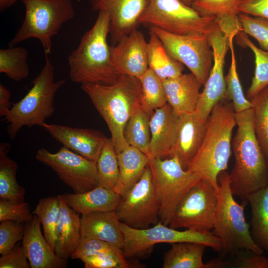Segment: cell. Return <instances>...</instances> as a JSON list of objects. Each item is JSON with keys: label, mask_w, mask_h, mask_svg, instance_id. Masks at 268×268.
<instances>
[{"label": "cell", "mask_w": 268, "mask_h": 268, "mask_svg": "<svg viewBox=\"0 0 268 268\" xmlns=\"http://www.w3.org/2000/svg\"><path fill=\"white\" fill-rule=\"evenodd\" d=\"M235 163L229 178L233 195L244 201L268 185V163L256 135L252 109L235 112Z\"/></svg>", "instance_id": "6da1fadb"}, {"label": "cell", "mask_w": 268, "mask_h": 268, "mask_svg": "<svg viewBox=\"0 0 268 268\" xmlns=\"http://www.w3.org/2000/svg\"><path fill=\"white\" fill-rule=\"evenodd\" d=\"M110 30L109 15L99 11L93 25L82 35L78 46L68 58L72 82L109 85L118 79L121 74L112 63L107 42Z\"/></svg>", "instance_id": "7a4b0ae2"}, {"label": "cell", "mask_w": 268, "mask_h": 268, "mask_svg": "<svg viewBox=\"0 0 268 268\" xmlns=\"http://www.w3.org/2000/svg\"><path fill=\"white\" fill-rule=\"evenodd\" d=\"M201 146L186 170L197 174L217 190V177L227 170L231 154L232 132L236 126L232 102L220 100L213 107L205 123Z\"/></svg>", "instance_id": "3957f363"}, {"label": "cell", "mask_w": 268, "mask_h": 268, "mask_svg": "<svg viewBox=\"0 0 268 268\" xmlns=\"http://www.w3.org/2000/svg\"><path fill=\"white\" fill-rule=\"evenodd\" d=\"M81 89L107 125L117 153L129 146L123 132L130 117L141 108L139 78L122 74L113 84H85Z\"/></svg>", "instance_id": "277c9868"}, {"label": "cell", "mask_w": 268, "mask_h": 268, "mask_svg": "<svg viewBox=\"0 0 268 268\" xmlns=\"http://www.w3.org/2000/svg\"><path fill=\"white\" fill-rule=\"evenodd\" d=\"M65 83L63 79L55 81L54 67L48 56H46L45 65L32 80L31 88L20 101L12 103L10 111L3 118L11 139L15 138L24 127L43 128L46 120L55 112V95Z\"/></svg>", "instance_id": "5b68a950"}, {"label": "cell", "mask_w": 268, "mask_h": 268, "mask_svg": "<svg viewBox=\"0 0 268 268\" xmlns=\"http://www.w3.org/2000/svg\"><path fill=\"white\" fill-rule=\"evenodd\" d=\"M218 201L212 233L221 240L224 255L236 254L241 251L263 254L264 250L255 242L244 214L248 201L239 204L234 198L230 186L229 173L220 172L217 177Z\"/></svg>", "instance_id": "8992f818"}, {"label": "cell", "mask_w": 268, "mask_h": 268, "mask_svg": "<svg viewBox=\"0 0 268 268\" xmlns=\"http://www.w3.org/2000/svg\"><path fill=\"white\" fill-rule=\"evenodd\" d=\"M25 8L23 22L8 43L15 46L30 38L41 42L46 56L52 51V38L62 25L73 19L75 10L72 0H22Z\"/></svg>", "instance_id": "52a82bcc"}, {"label": "cell", "mask_w": 268, "mask_h": 268, "mask_svg": "<svg viewBox=\"0 0 268 268\" xmlns=\"http://www.w3.org/2000/svg\"><path fill=\"white\" fill-rule=\"evenodd\" d=\"M168 226L159 221L153 227L137 229L121 222L124 235L122 249L124 257L130 260L145 258L151 254L155 244L161 243L196 242L217 252L222 251L221 240L212 232H197L189 229L180 231Z\"/></svg>", "instance_id": "ba28073f"}, {"label": "cell", "mask_w": 268, "mask_h": 268, "mask_svg": "<svg viewBox=\"0 0 268 268\" xmlns=\"http://www.w3.org/2000/svg\"><path fill=\"white\" fill-rule=\"evenodd\" d=\"M138 22L175 34H207L215 18L202 16L179 0H146Z\"/></svg>", "instance_id": "9c48e42d"}, {"label": "cell", "mask_w": 268, "mask_h": 268, "mask_svg": "<svg viewBox=\"0 0 268 268\" xmlns=\"http://www.w3.org/2000/svg\"><path fill=\"white\" fill-rule=\"evenodd\" d=\"M148 164L160 204V222L168 226L179 203L201 178L184 169L176 156L149 158Z\"/></svg>", "instance_id": "30bf717a"}, {"label": "cell", "mask_w": 268, "mask_h": 268, "mask_svg": "<svg viewBox=\"0 0 268 268\" xmlns=\"http://www.w3.org/2000/svg\"><path fill=\"white\" fill-rule=\"evenodd\" d=\"M217 191L206 181L199 180L179 203L168 226L176 229L210 232L218 201Z\"/></svg>", "instance_id": "8fae6325"}, {"label": "cell", "mask_w": 268, "mask_h": 268, "mask_svg": "<svg viewBox=\"0 0 268 268\" xmlns=\"http://www.w3.org/2000/svg\"><path fill=\"white\" fill-rule=\"evenodd\" d=\"M160 40L170 56L186 66L204 85L212 66V51L207 34H172L149 27Z\"/></svg>", "instance_id": "7c38bea8"}, {"label": "cell", "mask_w": 268, "mask_h": 268, "mask_svg": "<svg viewBox=\"0 0 268 268\" xmlns=\"http://www.w3.org/2000/svg\"><path fill=\"white\" fill-rule=\"evenodd\" d=\"M115 211L121 222L134 228H147L160 221V204L148 164L140 180L121 196Z\"/></svg>", "instance_id": "4fadbf2b"}, {"label": "cell", "mask_w": 268, "mask_h": 268, "mask_svg": "<svg viewBox=\"0 0 268 268\" xmlns=\"http://www.w3.org/2000/svg\"><path fill=\"white\" fill-rule=\"evenodd\" d=\"M35 158L50 167L74 193L90 191L99 185L96 163L64 146L54 153L41 148Z\"/></svg>", "instance_id": "5bb4252c"}, {"label": "cell", "mask_w": 268, "mask_h": 268, "mask_svg": "<svg viewBox=\"0 0 268 268\" xmlns=\"http://www.w3.org/2000/svg\"><path fill=\"white\" fill-rule=\"evenodd\" d=\"M207 37L212 51L213 64L195 111L204 123L214 106L220 100L227 99L224 65L230 41L216 21L208 33Z\"/></svg>", "instance_id": "9a60e30c"}, {"label": "cell", "mask_w": 268, "mask_h": 268, "mask_svg": "<svg viewBox=\"0 0 268 268\" xmlns=\"http://www.w3.org/2000/svg\"><path fill=\"white\" fill-rule=\"evenodd\" d=\"M110 48L112 63L120 74L139 78L148 69L147 42L136 28Z\"/></svg>", "instance_id": "2e32d148"}, {"label": "cell", "mask_w": 268, "mask_h": 268, "mask_svg": "<svg viewBox=\"0 0 268 268\" xmlns=\"http://www.w3.org/2000/svg\"><path fill=\"white\" fill-rule=\"evenodd\" d=\"M93 11H103L109 15L110 34L115 45L123 36L136 29L146 0H89Z\"/></svg>", "instance_id": "e0dca14e"}, {"label": "cell", "mask_w": 268, "mask_h": 268, "mask_svg": "<svg viewBox=\"0 0 268 268\" xmlns=\"http://www.w3.org/2000/svg\"><path fill=\"white\" fill-rule=\"evenodd\" d=\"M43 128L63 146L96 163L107 138L94 130L45 123Z\"/></svg>", "instance_id": "ac0fdd59"}, {"label": "cell", "mask_w": 268, "mask_h": 268, "mask_svg": "<svg viewBox=\"0 0 268 268\" xmlns=\"http://www.w3.org/2000/svg\"><path fill=\"white\" fill-rule=\"evenodd\" d=\"M205 123L195 113L178 116L177 134L171 157L176 156L186 170L198 153L205 132Z\"/></svg>", "instance_id": "d6986e66"}, {"label": "cell", "mask_w": 268, "mask_h": 268, "mask_svg": "<svg viewBox=\"0 0 268 268\" xmlns=\"http://www.w3.org/2000/svg\"><path fill=\"white\" fill-rule=\"evenodd\" d=\"M178 116L167 103L150 118L151 139L148 158L171 157L177 134Z\"/></svg>", "instance_id": "ffe728a7"}, {"label": "cell", "mask_w": 268, "mask_h": 268, "mask_svg": "<svg viewBox=\"0 0 268 268\" xmlns=\"http://www.w3.org/2000/svg\"><path fill=\"white\" fill-rule=\"evenodd\" d=\"M40 222L34 214L27 223L22 245L31 268H64L66 260L58 257L42 234Z\"/></svg>", "instance_id": "44dd1931"}, {"label": "cell", "mask_w": 268, "mask_h": 268, "mask_svg": "<svg viewBox=\"0 0 268 268\" xmlns=\"http://www.w3.org/2000/svg\"><path fill=\"white\" fill-rule=\"evenodd\" d=\"M162 82L167 103L176 115L195 112L202 85L193 74L182 73Z\"/></svg>", "instance_id": "7402d4cb"}, {"label": "cell", "mask_w": 268, "mask_h": 268, "mask_svg": "<svg viewBox=\"0 0 268 268\" xmlns=\"http://www.w3.org/2000/svg\"><path fill=\"white\" fill-rule=\"evenodd\" d=\"M80 223L82 237L99 239L122 249L124 235L115 210L82 215Z\"/></svg>", "instance_id": "603a6c76"}, {"label": "cell", "mask_w": 268, "mask_h": 268, "mask_svg": "<svg viewBox=\"0 0 268 268\" xmlns=\"http://www.w3.org/2000/svg\"><path fill=\"white\" fill-rule=\"evenodd\" d=\"M244 0H199L191 6L202 16H213L229 40L242 31L238 7Z\"/></svg>", "instance_id": "cb8c5ba5"}, {"label": "cell", "mask_w": 268, "mask_h": 268, "mask_svg": "<svg viewBox=\"0 0 268 268\" xmlns=\"http://www.w3.org/2000/svg\"><path fill=\"white\" fill-rule=\"evenodd\" d=\"M60 211L57 225L55 252L64 260L71 257L76 250L80 238V217L79 214L65 202L61 195H59Z\"/></svg>", "instance_id": "d4e9b609"}, {"label": "cell", "mask_w": 268, "mask_h": 268, "mask_svg": "<svg viewBox=\"0 0 268 268\" xmlns=\"http://www.w3.org/2000/svg\"><path fill=\"white\" fill-rule=\"evenodd\" d=\"M68 206L79 214L115 210L121 196L100 185L81 193L61 195Z\"/></svg>", "instance_id": "484cf974"}, {"label": "cell", "mask_w": 268, "mask_h": 268, "mask_svg": "<svg viewBox=\"0 0 268 268\" xmlns=\"http://www.w3.org/2000/svg\"><path fill=\"white\" fill-rule=\"evenodd\" d=\"M117 154L119 176L114 191L123 196L140 180L148 164L149 158L130 145Z\"/></svg>", "instance_id": "4316f807"}, {"label": "cell", "mask_w": 268, "mask_h": 268, "mask_svg": "<svg viewBox=\"0 0 268 268\" xmlns=\"http://www.w3.org/2000/svg\"><path fill=\"white\" fill-rule=\"evenodd\" d=\"M163 256V268H215L211 261L204 264L202 256L206 246L201 243L184 242L171 244Z\"/></svg>", "instance_id": "83f0119b"}, {"label": "cell", "mask_w": 268, "mask_h": 268, "mask_svg": "<svg viewBox=\"0 0 268 268\" xmlns=\"http://www.w3.org/2000/svg\"><path fill=\"white\" fill-rule=\"evenodd\" d=\"M149 35L147 49L148 68L162 81L181 75L183 65L170 56L159 38L150 30Z\"/></svg>", "instance_id": "f1b7e54d"}, {"label": "cell", "mask_w": 268, "mask_h": 268, "mask_svg": "<svg viewBox=\"0 0 268 268\" xmlns=\"http://www.w3.org/2000/svg\"><path fill=\"white\" fill-rule=\"evenodd\" d=\"M11 147L6 142L0 143V198L19 203L24 201L25 190L18 184V164L8 156Z\"/></svg>", "instance_id": "f546056e"}, {"label": "cell", "mask_w": 268, "mask_h": 268, "mask_svg": "<svg viewBox=\"0 0 268 268\" xmlns=\"http://www.w3.org/2000/svg\"><path fill=\"white\" fill-rule=\"evenodd\" d=\"M252 209L251 234L256 243L268 252V185L249 196Z\"/></svg>", "instance_id": "4dcf8cb0"}, {"label": "cell", "mask_w": 268, "mask_h": 268, "mask_svg": "<svg viewBox=\"0 0 268 268\" xmlns=\"http://www.w3.org/2000/svg\"><path fill=\"white\" fill-rule=\"evenodd\" d=\"M150 118L142 109L139 108L129 119L123 132L128 144L139 150L148 157L151 139Z\"/></svg>", "instance_id": "1f68e13d"}, {"label": "cell", "mask_w": 268, "mask_h": 268, "mask_svg": "<svg viewBox=\"0 0 268 268\" xmlns=\"http://www.w3.org/2000/svg\"><path fill=\"white\" fill-rule=\"evenodd\" d=\"M99 184L114 191L119 179L118 154L111 138H106L96 162Z\"/></svg>", "instance_id": "d6a6232c"}, {"label": "cell", "mask_w": 268, "mask_h": 268, "mask_svg": "<svg viewBox=\"0 0 268 268\" xmlns=\"http://www.w3.org/2000/svg\"><path fill=\"white\" fill-rule=\"evenodd\" d=\"M139 79L141 108L150 117L155 110L167 103L163 82L149 68Z\"/></svg>", "instance_id": "836d02e7"}, {"label": "cell", "mask_w": 268, "mask_h": 268, "mask_svg": "<svg viewBox=\"0 0 268 268\" xmlns=\"http://www.w3.org/2000/svg\"><path fill=\"white\" fill-rule=\"evenodd\" d=\"M28 53L23 47L10 46L0 50V72L16 82L26 78L29 73Z\"/></svg>", "instance_id": "e575fe53"}, {"label": "cell", "mask_w": 268, "mask_h": 268, "mask_svg": "<svg viewBox=\"0 0 268 268\" xmlns=\"http://www.w3.org/2000/svg\"><path fill=\"white\" fill-rule=\"evenodd\" d=\"M60 211L59 195L41 199L32 211L42 225L44 236L54 251L56 245V231Z\"/></svg>", "instance_id": "d590c367"}, {"label": "cell", "mask_w": 268, "mask_h": 268, "mask_svg": "<svg viewBox=\"0 0 268 268\" xmlns=\"http://www.w3.org/2000/svg\"><path fill=\"white\" fill-rule=\"evenodd\" d=\"M257 138L268 163V86L251 99Z\"/></svg>", "instance_id": "8d00e7d4"}, {"label": "cell", "mask_w": 268, "mask_h": 268, "mask_svg": "<svg viewBox=\"0 0 268 268\" xmlns=\"http://www.w3.org/2000/svg\"><path fill=\"white\" fill-rule=\"evenodd\" d=\"M238 34L242 42L252 51L255 56L254 76L247 91V97L251 99L268 86V51L257 47L243 32L241 31Z\"/></svg>", "instance_id": "74e56055"}, {"label": "cell", "mask_w": 268, "mask_h": 268, "mask_svg": "<svg viewBox=\"0 0 268 268\" xmlns=\"http://www.w3.org/2000/svg\"><path fill=\"white\" fill-rule=\"evenodd\" d=\"M231 64L229 71L225 76L227 99L233 104L236 113L241 112L252 108L251 101L244 95L237 70L236 61L233 41L230 42Z\"/></svg>", "instance_id": "f35d334b"}, {"label": "cell", "mask_w": 268, "mask_h": 268, "mask_svg": "<svg viewBox=\"0 0 268 268\" xmlns=\"http://www.w3.org/2000/svg\"><path fill=\"white\" fill-rule=\"evenodd\" d=\"M92 255H103L125 260L122 249L111 243L99 239L81 237L78 246L71 257L81 260L84 257Z\"/></svg>", "instance_id": "ab89813d"}, {"label": "cell", "mask_w": 268, "mask_h": 268, "mask_svg": "<svg viewBox=\"0 0 268 268\" xmlns=\"http://www.w3.org/2000/svg\"><path fill=\"white\" fill-rule=\"evenodd\" d=\"M242 31L254 38L263 50L268 51V19L240 13Z\"/></svg>", "instance_id": "60d3db41"}, {"label": "cell", "mask_w": 268, "mask_h": 268, "mask_svg": "<svg viewBox=\"0 0 268 268\" xmlns=\"http://www.w3.org/2000/svg\"><path fill=\"white\" fill-rule=\"evenodd\" d=\"M25 226L11 220H4L0 224V254L2 255L10 251L22 240Z\"/></svg>", "instance_id": "b9f144b4"}, {"label": "cell", "mask_w": 268, "mask_h": 268, "mask_svg": "<svg viewBox=\"0 0 268 268\" xmlns=\"http://www.w3.org/2000/svg\"><path fill=\"white\" fill-rule=\"evenodd\" d=\"M33 217L28 203H15L0 198V222L11 220L28 223L32 221Z\"/></svg>", "instance_id": "7bdbcfd3"}, {"label": "cell", "mask_w": 268, "mask_h": 268, "mask_svg": "<svg viewBox=\"0 0 268 268\" xmlns=\"http://www.w3.org/2000/svg\"><path fill=\"white\" fill-rule=\"evenodd\" d=\"M86 268H142L138 260H121L103 255H92L83 257L80 260Z\"/></svg>", "instance_id": "ee69618b"}, {"label": "cell", "mask_w": 268, "mask_h": 268, "mask_svg": "<svg viewBox=\"0 0 268 268\" xmlns=\"http://www.w3.org/2000/svg\"><path fill=\"white\" fill-rule=\"evenodd\" d=\"M30 263L22 243H17L13 249L0 258V268H29Z\"/></svg>", "instance_id": "f6af8a7d"}, {"label": "cell", "mask_w": 268, "mask_h": 268, "mask_svg": "<svg viewBox=\"0 0 268 268\" xmlns=\"http://www.w3.org/2000/svg\"><path fill=\"white\" fill-rule=\"evenodd\" d=\"M236 254L237 256L235 260L226 261V266H233L241 268H268V258L263 254H243L241 251Z\"/></svg>", "instance_id": "bcb514c9"}, {"label": "cell", "mask_w": 268, "mask_h": 268, "mask_svg": "<svg viewBox=\"0 0 268 268\" xmlns=\"http://www.w3.org/2000/svg\"><path fill=\"white\" fill-rule=\"evenodd\" d=\"M238 11L268 19V0H244L239 6Z\"/></svg>", "instance_id": "7dc6e473"}, {"label": "cell", "mask_w": 268, "mask_h": 268, "mask_svg": "<svg viewBox=\"0 0 268 268\" xmlns=\"http://www.w3.org/2000/svg\"><path fill=\"white\" fill-rule=\"evenodd\" d=\"M10 91L2 84H0V116L5 117L11 108Z\"/></svg>", "instance_id": "c3c4849f"}, {"label": "cell", "mask_w": 268, "mask_h": 268, "mask_svg": "<svg viewBox=\"0 0 268 268\" xmlns=\"http://www.w3.org/2000/svg\"><path fill=\"white\" fill-rule=\"evenodd\" d=\"M18 0L22 1V0H0V10L3 11L11 7Z\"/></svg>", "instance_id": "681fc988"}, {"label": "cell", "mask_w": 268, "mask_h": 268, "mask_svg": "<svg viewBox=\"0 0 268 268\" xmlns=\"http://www.w3.org/2000/svg\"><path fill=\"white\" fill-rule=\"evenodd\" d=\"M182 2L184 3L186 5L192 4L193 2L197 1L199 0H179Z\"/></svg>", "instance_id": "f907efd6"}]
</instances>
